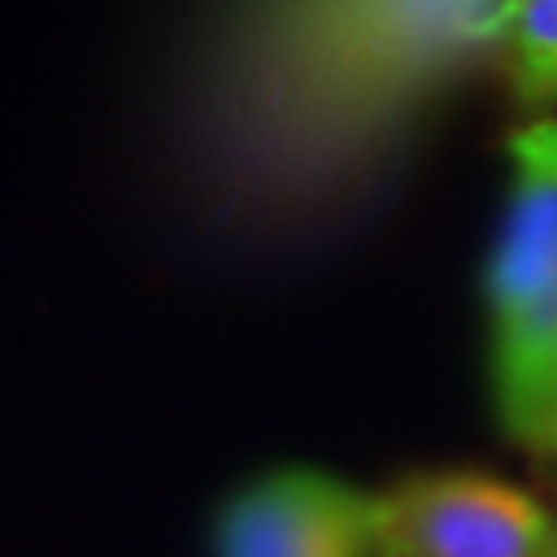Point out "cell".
<instances>
[{
    "mask_svg": "<svg viewBox=\"0 0 557 557\" xmlns=\"http://www.w3.org/2000/svg\"><path fill=\"white\" fill-rule=\"evenodd\" d=\"M504 0H211L178 71L195 182L257 227L368 195L442 91L496 50Z\"/></svg>",
    "mask_w": 557,
    "mask_h": 557,
    "instance_id": "cell-1",
    "label": "cell"
},
{
    "mask_svg": "<svg viewBox=\"0 0 557 557\" xmlns=\"http://www.w3.org/2000/svg\"><path fill=\"white\" fill-rule=\"evenodd\" d=\"M512 190L487 260L499 409L517 405L557 351V116L508 133Z\"/></svg>",
    "mask_w": 557,
    "mask_h": 557,
    "instance_id": "cell-2",
    "label": "cell"
},
{
    "mask_svg": "<svg viewBox=\"0 0 557 557\" xmlns=\"http://www.w3.org/2000/svg\"><path fill=\"white\" fill-rule=\"evenodd\" d=\"M384 499L388 557H545L554 512L512 483L479 471H434Z\"/></svg>",
    "mask_w": 557,
    "mask_h": 557,
    "instance_id": "cell-3",
    "label": "cell"
},
{
    "mask_svg": "<svg viewBox=\"0 0 557 557\" xmlns=\"http://www.w3.org/2000/svg\"><path fill=\"white\" fill-rule=\"evenodd\" d=\"M215 557H388L384 499L310 467L273 471L220 512Z\"/></svg>",
    "mask_w": 557,
    "mask_h": 557,
    "instance_id": "cell-4",
    "label": "cell"
},
{
    "mask_svg": "<svg viewBox=\"0 0 557 557\" xmlns=\"http://www.w3.org/2000/svg\"><path fill=\"white\" fill-rule=\"evenodd\" d=\"M496 50L520 108L557 103V0H504Z\"/></svg>",
    "mask_w": 557,
    "mask_h": 557,
    "instance_id": "cell-5",
    "label": "cell"
},
{
    "mask_svg": "<svg viewBox=\"0 0 557 557\" xmlns=\"http://www.w3.org/2000/svg\"><path fill=\"white\" fill-rule=\"evenodd\" d=\"M499 418H504L508 434L520 446H529L533 455L557 462V351L541 368V376L529 384V393L517 405L499 409Z\"/></svg>",
    "mask_w": 557,
    "mask_h": 557,
    "instance_id": "cell-6",
    "label": "cell"
},
{
    "mask_svg": "<svg viewBox=\"0 0 557 557\" xmlns=\"http://www.w3.org/2000/svg\"><path fill=\"white\" fill-rule=\"evenodd\" d=\"M545 557H557V537H554V545H549V554H545Z\"/></svg>",
    "mask_w": 557,
    "mask_h": 557,
    "instance_id": "cell-7",
    "label": "cell"
}]
</instances>
